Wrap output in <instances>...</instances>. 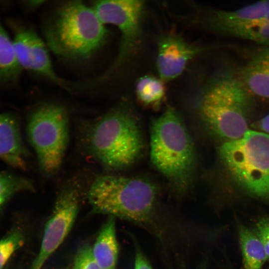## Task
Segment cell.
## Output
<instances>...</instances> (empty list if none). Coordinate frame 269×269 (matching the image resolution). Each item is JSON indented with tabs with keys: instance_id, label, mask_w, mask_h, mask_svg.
Listing matches in <instances>:
<instances>
[{
	"instance_id": "3957f363",
	"label": "cell",
	"mask_w": 269,
	"mask_h": 269,
	"mask_svg": "<svg viewBox=\"0 0 269 269\" xmlns=\"http://www.w3.org/2000/svg\"><path fill=\"white\" fill-rule=\"evenodd\" d=\"M81 140L87 152L109 170L129 167L138 159L143 147L140 129L125 100L84 124Z\"/></svg>"
},
{
	"instance_id": "52a82bcc",
	"label": "cell",
	"mask_w": 269,
	"mask_h": 269,
	"mask_svg": "<svg viewBox=\"0 0 269 269\" xmlns=\"http://www.w3.org/2000/svg\"><path fill=\"white\" fill-rule=\"evenodd\" d=\"M27 134L43 172L49 176L57 173L69 142V117L66 108L56 104L39 106L30 116Z\"/></svg>"
},
{
	"instance_id": "5b68a950",
	"label": "cell",
	"mask_w": 269,
	"mask_h": 269,
	"mask_svg": "<svg viewBox=\"0 0 269 269\" xmlns=\"http://www.w3.org/2000/svg\"><path fill=\"white\" fill-rule=\"evenodd\" d=\"M150 157L154 166L178 191L188 188L196 165L195 147L183 122L171 106L152 123Z\"/></svg>"
},
{
	"instance_id": "cb8c5ba5",
	"label": "cell",
	"mask_w": 269,
	"mask_h": 269,
	"mask_svg": "<svg viewBox=\"0 0 269 269\" xmlns=\"http://www.w3.org/2000/svg\"><path fill=\"white\" fill-rule=\"evenodd\" d=\"M134 269H153L139 247H136Z\"/></svg>"
},
{
	"instance_id": "ffe728a7",
	"label": "cell",
	"mask_w": 269,
	"mask_h": 269,
	"mask_svg": "<svg viewBox=\"0 0 269 269\" xmlns=\"http://www.w3.org/2000/svg\"><path fill=\"white\" fill-rule=\"evenodd\" d=\"M233 37L251 40L265 46H269V21L264 17L238 30Z\"/></svg>"
},
{
	"instance_id": "83f0119b",
	"label": "cell",
	"mask_w": 269,
	"mask_h": 269,
	"mask_svg": "<svg viewBox=\"0 0 269 269\" xmlns=\"http://www.w3.org/2000/svg\"><path fill=\"white\" fill-rule=\"evenodd\" d=\"M265 18L266 20L269 21V12L267 13V14L265 16Z\"/></svg>"
},
{
	"instance_id": "4316f807",
	"label": "cell",
	"mask_w": 269,
	"mask_h": 269,
	"mask_svg": "<svg viewBox=\"0 0 269 269\" xmlns=\"http://www.w3.org/2000/svg\"><path fill=\"white\" fill-rule=\"evenodd\" d=\"M196 269H207V263L205 260L200 264Z\"/></svg>"
},
{
	"instance_id": "d4e9b609",
	"label": "cell",
	"mask_w": 269,
	"mask_h": 269,
	"mask_svg": "<svg viewBox=\"0 0 269 269\" xmlns=\"http://www.w3.org/2000/svg\"><path fill=\"white\" fill-rule=\"evenodd\" d=\"M253 127L260 131L269 134V114L256 122Z\"/></svg>"
},
{
	"instance_id": "5bb4252c",
	"label": "cell",
	"mask_w": 269,
	"mask_h": 269,
	"mask_svg": "<svg viewBox=\"0 0 269 269\" xmlns=\"http://www.w3.org/2000/svg\"><path fill=\"white\" fill-rule=\"evenodd\" d=\"M26 155L17 120L12 115H0V159L22 169Z\"/></svg>"
},
{
	"instance_id": "ba28073f",
	"label": "cell",
	"mask_w": 269,
	"mask_h": 269,
	"mask_svg": "<svg viewBox=\"0 0 269 269\" xmlns=\"http://www.w3.org/2000/svg\"><path fill=\"white\" fill-rule=\"evenodd\" d=\"M145 1L140 0L96 1L93 6L104 24L114 25L121 33L118 53L111 66L95 80L102 82L117 71L139 48Z\"/></svg>"
},
{
	"instance_id": "2e32d148",
	"label": "cell",
	"mask_w": 269,
	"mask_h": 269,
	"mask_svg": "<svg viewBox=\"0 0 269 269\" xmlns=\"http://www.w3.org/2000/svg\"><path fill=\"white\" fill-rule=\"evenodd\" d=\"M238 233L244 267L262 269L268 259L261 241L254 232L243 225L239 227Z\"/></svg>"
},
{
	"instance_id": "44dd1931",
	"label": "cell",
	"mask_w": 269,
	"mask_h": 269,
	"mask_svg": "<svg viewBox=\"0 0 269 269\" xmlns=\"http://www.w3.org/2000/svg\"><path fill=\"white\" fill-rule=\"evenodd\" d=\"M24 237L19 228L13 229L0 240V269L4 267L12 255L23 245Z\"/></svg>"
},
{
	"instance_id": "9a60e30c",
	"label": "cell",
	"mask_w": 269,
	"mask_h": 269,
	"mask_svg": "<svg viewBox=\"0 0 269 269\" xmlns=\"http://www.w3.org/2000/svg\"><path fill=\"white\" fill-rule=\"evenodd\" d=\"M92 250L101 269H116L119 250L114 217L110 216L104 224Z\"/></svg>"
},
{
	"instance_id": "7c38bea8",
	"label": "cell",
	"mask_w": 269,
	"mask_h": 269,
	"mask_svg": "<svg viewBox=\"0 0 269 269\" xmlns=\"http://www.w3.org/2000/svg\"><path fill=\"white\" fill-rule=\"evenodd\" d=\"M269 12V0H263L234 10L209 8L202 19L210 31L233 36L238 30L264 18Z\"/></svg>"
},
{
	"instance_id": "9c48e42d",
	"label": "cell",
	"mask_w": 269,
	"mask_h": 269,
	"mask_svg": "<svg viewBox=\"0 0 269 269\" xmlns=\"http://www.w3.org/2000/svg\"><path fill=\"white\" fill-rule=\"evenodd\" d=\"M78 187L74 183L67 185L58 194L45 226L39 253L30 269H41L70 231L79 208Z\"/></svg>"
},
{
	"instance_id": "f546056e",
	"label": "cell",
	"mask_w": 269,
	"mask_h": 269,
	"mask_svg": "<svg viewBox=\"0 0 269 269\" xmlns=\"http://www.w3.org/2000/svg\"><path fill=\"white\" fill-rule=\"evenodd\" d=\"M4 269H6V268H5Z\"/></svg>"
},
{
	"instance_id": "f1b7e54d",
	"label": "cell",
	"mask_w": 269,
	"mask_h": 269,
	"mask_svg": "<svg viewBox=\"0 0 269 269\" xmlns=\"http://www.w3.org/2000/svg\"><path fill=\"white\" fill-rule=\"evenodd\" d=\"M243 269H255V268H248V267H244Z\"/></svg>"
},
{
	"instance_id": "e0dca14e",
	"label": "cell",
	"mask_w": 269,
	"mask_h": 269,
	"mask_svg": "<svg viewBox=\"0 0 269 269\" xmlns=\"http://www.w3.org/2000/svg\"><path fill=\"white\" fill-rule=\"evenodd\" d=\"M13 42L0 23V81L15 80L20 71Z\"/></svg>"
},
{
	"instance_id": "7a4b0ae2",
	"label": "cell",
	"mask_w": 269,
	"mask_h": 269,
	"mask_svg": "<svg viewBox=\"0 0 269 269\" xmlns=\"http://www.w3.org/2000/svg\"><path fill=\"white\" fill-rule=\"evenodd\" d=\"M156 197V187L148 180L114 175L98 177L87 193L94 212L140 225L164 244L165 231L155 215Z\"/></svg>"
},
{
	"instance_id": "30bf717a",
	"label": "cell",
	"mask_w": 269,
	"mask_h": 269,
	"mask_svg": "<svg viewBox=\"0 0 269 269\" xmlns=\"http://www.w3.org/2000/svg\"><path fill=\"white\" fill-rule=\"evenodd\" d=\"M208 47L190 43L181 36L168 33L157 40L156 68L164 83L179 77L189 62Z\"/></svg>"
},
{
	"instance_id": "7402d4cb",
	"label": "cell",
	"mask_w": 269,
	"mask_h": 269,
	"mask_svg": "<svg viewBox=\"0 0 269 269\" xmlns=\"http://www.w3.org/2000/svg\"><path fill=\"white\" fill-rule=\"evenodd\" d=\"M73 269H101L93 255L92 247L85 246L77 252Z\"/></svg>"
},
{
	"instance_id": "d6986e66",
	"label": "cell",
	"mask_w": 269,
	"mask_h": 269,
	"mask_svg": "<svg viewBox=\"0 0 269 269\" xmlns=\"http://www.w3.org/2000/svg\"><path fill=\"white\" fill-rule=\"evenodd\" d=\"M32 182L25 178L6 173H0V209L15 193L33 190Z\"/></svg>"
},
{
	"instance_id": "ac0fdd59",
	"label": "cell",
	"mask_w": 269,
	"mask_h": 269,
	"mask_svg": "<svg viewBox=\"0 0 269 269\" xmlns=\"http://www.w3.org/2000/svg\"><path fill=\"white\" fill-rule=\"evenodd\" d=\"M164 83L159 78L151 75L141 77L135 85L138 100L145 106L158 107L165 97Z\"/></svg>"
},
{
	"instance_id": "484cf974",
	"label": "cell",
	"mask_w": 269,
	"mask_h": 269,
	"mask_svg": "<svg viewBox=\"0 0 269 269\" xmlns=\"http://www.w3.org/2000/svg\"><path fill=\"white\" fill-rule=\"evenodd\" d=\"M28 3H27V4L29 6H31L32 7H33L34 6H38L42 1H39V0H38V1L34 0V1H28Z\"/></svg>"
},
{
	"instance_id": "603a6c76",
	"label": "cell",
	"mask_w": 269,
	"mask_h": 269,
	"mask_svg": "<svg viewBox=\"0 0 269 269\" xmlns=\"http://www.w3.org/2000/svg\"><path fill=\"white\" fill-rule=\"evenodd\" d=\"M261 241L269 260V218H263L256 223L254 232Z\"/></svg>"
},
{
	"instance_id": "8992f818",
	"label": "cell",
	"mask_w": 269,
	"mask_h": 269,
	"mask_svg": "<svg viewBox=\"0 0 269 269\" xmlns=\"http://www.w3.org/2000/svg\"><path fill=\"white\" fill-rule=\"evenodd\" d=\"M218 153L241 187L269 199V134L249 129L242 137L221 144Z\"/></svg>"
},
{
	"instance_id": "6da1fadb",
	"label": "cell",
	"mask_w": 269,
	"mask_h": 269,
	"mask_svg": "<svg viewBox=\"0 0 269 269\" xmlns=\"http://www.w3.org/2000/svg\"><path fill=\"white\" fill-rule=\"evenodd\" d=\"M193 97L196 111L206 127L225 141L237 139L249 130L253 97L237 70L218 69L194 91Z\"/></svg>"
},
{
	"instance_id": "277c9868",
	"label": "cell",
	"mask_w": 269,
	"mask_h": 269,
	"mask_svg": "<svg viewBox=\"0 0 269 269\" xmlns=\"http://www.w3.org/2000/svg\"><path fill=\"white\" fill-rule=\"evenodd\" d=\"M50 50L72 60L89 59L105 43L108 31L93 7L71 0L60 6L45 25Z\"/></svg>"
},
{
	"instance_id": "8fae6325",
	"label": "cell",
	"mask_w": 269,
	"mask_h": 269,
	"mask_svg": "<svg viewBox=\"0 0 269 269\" xmlns=\"http://www.w3.org/2000/svg\"><path fill=\"white\" fill-rule=\"evenodd\" d=\"M17 61L21 67L37 73L63 87L66 83L54 71L45 44L33 31L18 29L12 41Z\"/></svg>"
},
{
	"instance_id": "4fadbf2b",
	"label": "cell",
	"mask_w": 269,
	"mask_h": 269,
	"mask_svg": "<svg viewBox=\"0 0 269 269\" xmlns=\"http://www.w3.org/2000/svg\"><path fill=\"white\" fill-rule=\"evenodd\" d=\"M237 72L253 97L269 99V46L256 52Z\"/></svg>"
}]
</instances>
